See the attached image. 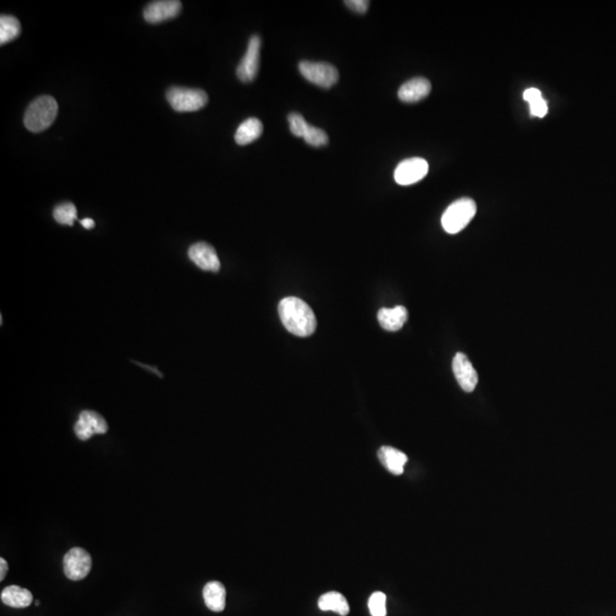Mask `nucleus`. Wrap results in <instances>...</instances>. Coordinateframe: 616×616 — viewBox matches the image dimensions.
Listing matches in <instances>:
<instances>
[{
	"label": "nucleus",
	"instance_id": "nucleus-5",
	"mask_svg": "<svg viewBox=\"0 0 616 616\" xmlns=\"http://www.w3.org/2000/svg\"><path fill=\"white\" fill-rule=\"evenodd\" d=\"M299 71L304 78L322 88H331L339 79L337 69L323 62H300Z\"/></svg>",
	"mask_w": 616,
	"mask_h": 616
},
{
	"label": "nucleus",
	"instance_id": "nucleus-18",
	"mask_svg": "<svg viewBox=\"0 0 616 616\" xmlns=\"http://www.w3.org/2000/svg\"><path fill=\"white\" fill-rule=\"evenodd\" d=\"M262 123L257 118H249L238 126L235 133V142L238 145H247L262 136Z\"/></svg>",
	"mask_w": 616,
	"mask_h": 616
},
{
	"label": "nucleus",
	"instance_id": "nucleus-26",
	"mask_svg": "<svg viewBox=\"0 0 616 616\" xmlns=\"http://www.w3.org/2000/svg\"><path fill=\"white\" fill-rule=\"evenodd\" d=\"M345 5L356 13L365 14L368 10L370 1L368 0H346Z\"/></svg>",
	"mask_w": 616,
	"mask_h": 616
},
{
	"label": "nucleus",
	"instance_id": "nucleus-21",
	"mask_svg": "<svg viewBox=\"0 0 616 616\" xmlns=\"http://www.w3.org/2000/svg\"><path fill=\"white\" fill-rule=\"evenodd\" d=\"M54 218L58 224L72 226L73 221L77 219L75 206L71 202H65V204L58 205L54 209Z\"/></svg>",
	"mask_w": 616,
	"mask_h": 616
},
{
	"label": "nucleus",
	"instance_id": "nucleus-29",
	"mask_svg": "<svg viewBox=\"0 0 616 616\" xmlns=\"http://www.w3.org/2000/svg\"><path fill=\"white\" fill-rule=\"evenodd\" d=\"M82 226L84 227L87 228V230H90V228L94 227L95 226V223L93 221L92 218H85V219H82Z\"/></svg>",
	"mask_w": 616,
	"mask_h": 616
},
{
	"label": "nucleus",
	"instance_id": "nucleus-17",
	"mask_svg": "<svg viewBox=\"0 0 616 616\" xmlns=\"http://www.w3.org/2000/svg\"><path fill=\"white\" fill-rule=\"evenodd\" d=\"M34 600L32 593L25 588L19 586H10L5 588L1 593V602L7 606L13 608H25L30 606Z\"/></svg>",
	"mask_w": 616,
	"mask_h": 616
},
{
	"label": "nucleus",
	"instance_id": "nucleus-27",
	"mask_svg": "<svg viewBox=\"0 0 616 616\" xmlns=\"http://www.w3.org/2000/svg\"><path fill=\"white\" fill-rule=\"evenodd\" d=\"M524 99L526 102L532 103L535 99L542 97V94L538 88H528L524 92Z\"/></svg>",
	"mask_w": 616,
	"mask_h": 616
},
{
	"label": "nucleus",
	"instance_id": "nucleus-23",
	"mask_svg": "<svg viewBox=\"0 0 616 616\" xmlns=\"http://www.w3.org/2000/svg\"><path fill=\"white\" fill-rule=\"evenodd\" d=\"M305 142L312 147H320L327 145L329 142V137L324 130L317 128V127L310 126L306 133L303 137Z\"/></svg>",
	"mask_w": 616,
	"mask_h": 616
},
{
	"label": "nucleus",
	"instance_id": "nucleus-8",
	"mask_svg": "<svg viewBox=\"0 0 616 616\" xmlns=\"http://www.w3.org/2000/svg\"><path fill=\"white\" fill-rule=\"evenodd\" d=\"M260 46H262L260 38L258 36H252L249 40L247 53L236 69V75L242 82H252L258 73Z\"/></svg>",
	"mask_w": 616,
	"mask_h": 616
},
{
	"label": "nucleus",
	"instance_id": "nucleus-13",
	"mask_svg": "<svg viewBox=\"0 0 616 616\" xmlns=\"http://www.w3.org/2000/svg\"><path fill=\"white\" fill-rule=\"evenodd\" d=\"M432 90V84L428 79L413 78L401 86L399 90V99L402 102L415 103L426 99Z\"/></svg>",
	"mask_w": 616,
	"mask_h": 616
},
{
	"label": "nucleus",
	"instance_id": "nucleus-9",
	"mask_svg": "<svg viewBox=\"0 0 616 616\" xmlns=\"http://www.w3.org/2000/svg\"><path fill=\"white\" fill-rule=\"evenodd\" d=\"M108 429L109 426L106 419L97 412L89 410L80 413L78 421L75 425V435L82 441H87L96 434H106Z\"/></svg>",
	"mask_w": 616,
	"mask_h": 616
},
{
	"label": "nucleus",
	"instance_id": "nucleus-24",
	"mask_svg": "<svg viewBox=\"0 0 616 616\" xmlns=\"http://www.w3.org/2000/svg\"><path fill=\"white\" fill-rule=\"evenodd\" d=\"M288 121H289L290 130L295 136L304 137L306 133L310 123H307L306 120L304 119V116L299 113H290L288 116Z\"/></svg>",
	"mask_w": 616,
	"mask_h": 616
},
{
	"label": "nucleus",
	"instance_id": "nucleus-15",
	"mask_svg": "<svg viewBox=\"0 0 616 616\" xmlns=\"http://www.w3.org/2000/svg\"><path fill=\"white\" fill-rule=\"evenodd\" d=\"M408 310L404 306H396L394 308H382L378 312V321L385 330L399 331L408 321Z\"/></svg>",
	"mask_w": 616,
	"mask_h": 616
},
{
	"label": "nucleus",
	"instance_id": "nucleus-10",
	"mask_svg": "<svg viewBox=\"0 0 616 616\" xmlns=\"http://www.w3.org/2000/svg\"><path fill=\"white\" fill-rule=\"evenodd\" d=\"M181 10L182 3L178 0L152 1L144 10V19L149 23H162L178 16Z\"/></svg>",
	"mask_w": 616,
	"mask_h": 616
},
{
	"label": "nucleus",
	"instance_id": "nucleus-7",
	"mask_svg": "<svg viewBox=\"0 0 616 616\" xmlns=\"http://www.w3.org/2000/svg\"><path fill=\"white\" fill-rule=\"evenodd\" d=\"M428 171L429 164L425 159L411 158L399 164L394 173V178L397 184L406 186L421 181L428 174Z\"/></svg>",
	"mask_w": 616,
	"mask_h": 616
},
{
	"label": "nucleus",
	"instance_id": "nucleus-2",
	"mask_svg": "<svg viewBox=\"0 0 616 616\" xmlns=\"http://www.w3.org/2000/svg\"><path fill=\"white\" fill-rule=\"evenodd\" d=\"M58 106L54 97L45 95L31 103L24 116V125L32 133H41L51 126L58 116Z\"/></svg>",
	"mask_w": 616,
	"mask_h": 616
},
{
	"label": "nucleus",
	"instance_id": "nucleus-11",
	"mask_svg": "<svg viewBox=\"0 0 616 616\" xmlns=\"http://www.w3.org/2000/svg\"><path fill=\"white\" fill-rule=\"evenodd\" d=\"M452 369L460 387L465 392H473L478 382V375L467 355L458 353L453 358Z\"/></svg>",
	"mask_w": 616,
	"mask_h": 616
},
{
	"label": "nucleus",
	"instance_id": "nucleus-20",
	"mask_svg": "<svg viewBox=\"0 0 616 616\" xmlns=\"http://www.w3.org/2000/svg\"><path fill=\"white\" fill-rule=\"evenodd\" d=\"M21 34V24L16 17L3 14L0 16V44L14 40Z\"/></svg>",
	"mask_w": 616,
	"mask_h": 616
},
{
	"label": "nucleus",
	"instance_id": "nucleus-6",
	"mask_svg": "<svg viewBox=\"0 0 616 616\" xmlns=\"http://www.w3.org/2000/svg\"><path fill=\"white\" fill-rule=\"evenodd\" d=\"M92 557L85 549L72 548L65 554L63 559V569L65 576L72 581H80L88 576L92 569Z\"/></svg>",
	"mask_w": 616,
	"mask_h": 616
},
{
	"label": "nucleus",
	"instance_id": "nucleus-3",
	"mask_svg": "<svg viewBox=\"0 0 616 616\" xmlns=\"http://www.w3.org/2000/svg\"><path fill=\"white\" fill-rule=\"evenodd\" d=\"M476 204L473 199L463 198L447 207L442 216V226L449 234H456L467 227L476 214Z\"/></svg>",
	"mask_w": 616,
	"mask_h": 616
},
{
	"label": "nucleus",
	"instance_id": "nucleus-28",
	"mask_svg": "<svg viewBox=\"0 0 616 616\" xmlns=\"http://www.w3.org/2000/svg\"><path fill=\"white\" fill-rule=\"evenodd\" d=\"M8 572V564L3 558H0V581H3Z\"/></svg>",
	"mask_w": 616,
	"mask_h": 616
},
{
	"label": "nucleus",
	"instance_id": "nucleus-1",
	"mask_svg": "<svg viewBox=\"0 0 616 616\" xmlns=\"http://www.w3.org/2000/svg\"><path fill=\"white\" fill-rule=\"evenodd\" d=\"M279 314L284 328L295 336L308 337L317 330L315 314L300 298H283L279 304Z\"/></svg>",
	"mask_w": 616,
	"mask_h": 616
},
{
	"label": "nucleus",
	"instance_id": "nucleus-12",
	"mask_svg": "<svg viewBox=\"0 0 616 616\" xmlns=\"http://www.w3.org/2000/svg\"><path fill=\"white\" fill-rule=\"evenodd\" d=\"M188 257L195 265L204 271L218 272L221 269V262L214 247L206 242H198L188 249Z\"/></svg>",
	"mask_w": 616,
	"mask_h": 616
},
{
	"label": "nucleus",
	"instance_id": "nucleus-19",
	"mask_svg": "<svg viewBox=\"0 0 616 616\" xmlns=\"http://www.w3.org/2000/svg\"><path fill=\"white\" fill-rule=\"evenodd\" d=\"M319 607L321 611H331L341 616H346L349 613V605L346 598L337 591L324 593L319 600Z\"/></svg>",
	"mask_w": 616,
	"mask_h": 616
},
{
	"label": "nucleus",
	"instance_id": "nucleus-30",
	"mask_svg": "<svg viewBox=\"0 0 616 616\" xmlns=\"http://www.w3.org/2000/svg\"><path fill=\"white\" fill-rule=\"evenodd\" d=\"M34 604H36V606H38V605H39V600H36V603Z\"/></svg>",
	"mask_w": 616,
	"mask_h": 616
},
{
	"label": "nucleus",
	"instance_id": "nucleus-16",
	"mask_svg": "<svg viewBox=\"0 0 616 616\" xmlns=\"http://www.w3.org/2000/svg\"><path fill=\"white\" fill-rule=\"evenodd\" d=\"M204 600L206 606L212 612H223L226 607V589L224 584L218 581H211L204 588Z\"/></svg>",
	"mask_w": 616,
	"mask_h": 616
},
{
	"label": "nucleus",
	"instance_id": "nucleus-25",
	"mask_svg": "<svg viewBox=\"0 0 616 616\" xmlns=\"http://www.w3.org/2000/svg\"><path fill=\"white\" fill-rule=\"evenodd\" d=\"M530 110H531L532 116L543 118L548 113V104L543 99V97H540V99H535L533 102L530 103Z\"/></svg>",
	"mask_w": 616,
	"mask_h": 616
},
{
	"label": "nucleus",
	"instance_id": "nucleus-22",
	"mask_svg": "<svg viewBox=\"0 0 616 616\" xmlns=\"http://www.w3.org/2000/svg\"><path fill=\"white\" fill-rule=\"evenodd\" d=\"M386 602L387 597L385 593L380 591H375L372 593L371 597L369 598V610L372 616H386L387 615V607H386Z\"/></svg>",
	"mask_w": 616,
	"mask_h": 616
},
{
	"label": "nucleus",
	"instance_id": "nucleus-4",
	"mask_svg": "<svg viewBox=\"0 0 616 616\" xmlns=\"http://www.w3.org/2000/svg\"><path fill=\"white\" fill-rule=\"evenodd\" d=\"M167 99L177 112H195L207 106L208 95L202 89L171 87L168 89Z\"/></svg>",
	"mask_w": 616,
	"mask_h": 616
},
{
	"label": "nucleus",
	"instance_id": "nucleus-14",
	"mask_svg": "<svg viewBox=\"0 0 616 616\" xmlns=\"http://www.w3.org/2000/svg\"><path fill=\"white\" fill-rule=\"evenodd\" d=\"M378 458L382 466L394 475H402L408 463V456L392 446H382L378 451Z\"/></svg>",
	"mask_w": 616,
	"mask_h": 616
}]
</instances>
